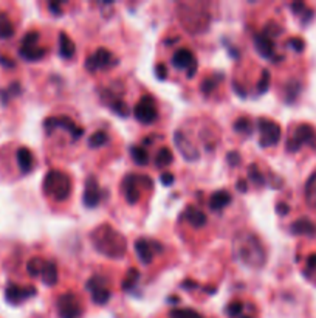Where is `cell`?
<instances>
[{
	"label": "cell",
	"mask_w": 316,
	"mask_h": 318,
	"mask_svg": "<svg viewBox=\"0 0 316 318\" xmlns=\"http://www.w3.org/2000/svg\"><path fill=\"white\" fill-rule=\"evenodd\" d=\"M92 242L98 252L109 258H120L126 253V239L110 225H101L92 234Z\"/></svg>",
	"instance_id": "1"
},
{
	"label": "cell",
	"mask_w": 316,
	"mask_h": 318,
	"mask_svg": "<svg viewBox=\"0 0 316 318\" xmlns=\"http://www.w3.org/2000/svg\"><path fill=\"white\" fill-rule=\"evenodd\" d=\"M235 250L237 256L242 259L244 264L250 267H261L265 263V250L261 244L259 237L254 234H245L235 239Z\"/></svg>",
	"instance_id": "2"
},
{
	"label": "cell",
	"mask_w": 316,
	"mask_h": 318,
	"mask_svg": "<svg viewBox=\"0 0 316 318\" xmlns=\"http://www.w3.org/2000/svg\"><path fill=\"white\" fill-rule=\"evenodd\" d=\"M44 193L56 200H65L71 194V179L62 171H50L44 179Z\"/></svg>",
	"instance_id": "3"
},
{
	"label": "cell",
	"mask_w": 316,
	"mask_h": 318,
	"mask_svg": "<svg viewBox=\"0 0 316 318\" xmlns=\"http://www.w3.org/2000/svg\"><path fill=\"white\" fill-rule=\"evenodd\" d=\"M152 186L153 180L144 174H127L121 182V191L129 203H136L141 196V190H152Z\"/></svg>",
	"instance_id": "4"
},
{
	"label": "cell",
	"mask_w": 316,
	"mask_h": 318,
	"mask_svg": "<svg viewBox=\"0 0 316 318\" xmlns=\"http://www.w3.org/2000/svg\"><path fill=\"white\" fill-rule=\"evenodd\" d=\"M310 144L313 149H316V130L310 124H299L294 127L293 134L287 140V151L296 152L301 149L302 144Z\"/></svg>",
	"instance_id": "5"
},
{
	"label": "cell",
	"mask_w": 316,
	"mask_h": 318,
	"mask_svg": "<svg viewBox=\"0 0 316 318\" xmlns=\"http://www.w3.org/2000/svg\"><path fill=\"white\" fill-rule=\"evenodd\" d=\"M258 129L261 132L259 144L262 147H271V146L278 144L281 137H282L281 126L276 121L268 120V118H259L258 120Z\"/></svg>",
	"instance_id": "6"
},
{
	"label": "cell",
	"mask_w": 316,
	"mask_h": 318,
	"mask_svg": "<svg viewBox=\"0 0 316 318\" xmlns=\"http://www.w3.org/2000/svg\"><path fill=\"white\" fill-rule=\"evenodd\" d=\"M57 313L61 318H79L83 315V304L79 298L71 293L65 292L57 298Z\"/></svg>",
	"instance_id": "7"
},
{
	"label": "cell",
	"mask_w": 316,
	"mask_h": 318,
	"mask_svg": "<svg viewBox=\"0 0 316 318\" xmlns=\"http://www.w3.org/2000/svg\"><path fill=\"white\" fill-rule=\"evenodd\" d=\"M115 65H118V59L106 48H98L86 59V68L90 73H95L98 70H107Z\"/></svg>",
	"instance_id": "8"
},
{
	"label": "cell",
	"mask_w": 316,
	"mask_h": 318,
	"mask_svg": "<svg viewBox=\"0 0 316 318\" xmlns=\"http://www.w3.org/2000/svg\"><path fill=\"white\" fill-rule=\"evenodd\" d=\"M133 115L140 123L152 124L158 118V109H156V103H155L153 97L144 95L133 107Z\"/></svg>",
	"instance_id": "9"
},
{
	"label": "cell",
	"mask_w": 316,
	"mask_h": 318,
	"mask_svg": "<svg viewBox=\"0 0 316 318\" xmlns=\"http://www.w3.org/2000/svg\"><path fill=\"white\" fill-rule=\"evenodd\" d=\"M54 127H62L65 130H68L71 134V137L74 140H79L81 138V135L84 134V129L83 127H77L71 118H68L67 115H59V117H50L44 121V129L47 134H51Z\"/></svg>",
	"instance_id": "10"
},
{
	"label": "cell",
	"mask_w": 316,
	"mask_h": 318,
	"mask_svg": "<svg viewBox=\"0 0 316 318\" xmlns=\"http://www.w3.org/2000/svg\"><path fill=\"white\" fill-rule=\"evenodd\" d=\"M172 65L175 68H186L188 70V78H192L197 71V61H195V54L189 50V48H180L172 54L171 59Z\"/></svg>",
	"instance_id": "11"
},
{
	"label": "cell",
	"mask_w": 316,
	"mask_h": 318,
	"mask_svg": "<svg viewBox=\"0 0 316 318\" xmlns=\"http://www.w3.org/2000/svg\"><path fill=\"white\" fill-rule=\"evenodd\" d=\"M87 289L92 292V298L96 304H106L110 300V290L107 287V279L103 276H93L87 281Z\"/></svg>",
	"instance_id": "12"
},
{
	"label": "cell",
	"mask_w": 316,
	"mask_h": 318,
	"mask_svg": "<svg viewBox=\"0 0 316 318\" xmlns=\"http://www.w3.org/2000/svg\"><path fill=\"white\" fill-rule=\"evenodd\" d=\"M37 293L36 287L33 286H19V284H8L5 289V298L11 304H21L25 300L34 296Z\"/></svg>",
	"instance_id": "13"
},
{
	"label": "cell",
	"mask_w": 316,
	"mask_h": 318,
	"mask_svg": "<svg viewBox=\"0 0 316 318\" xmlns=\"http://www.w3.org/2000/svg\"><path fill=\"white\" fill-rule=\"evenodd\" d=\"M174 143H175L179 152L186 158L188 162H195V160H199L200 154H199L197 147H195L194 143H192L185 134H182L180 130H177V132L174 134Z\"/></svg>",
	"instance_id": "14"
},
{
	"label": "cell",
	"mask_w": 316,
	"mask_h": 318,
	"mask_svg": "<svg viewBox=\"0 0 316 318\" xmlns=\"http://www.w3.org/2000/svg\"><path fill=\"white\" fill-rule=\"evenodd\" d=\"M104 194H106V193L101 191L96 177H93V176L87 177V180H86V191H84V196H83L84 205H86L87 208H95V207L101 202V199H103Z\"/></svg>",
	"instance_id": "15"
},
{
	"label": "cell",
	"mask_w": 316,
	"mask_h": 318,
	"mask_svg": "<svg viewBox=\"0 0 316 318\" xmlns=\"http://www.w3.org/2000/svg\"><path fill=\"white\" fill-rule=\"evenodd\" d=\"M162 249V244L156 241H149V239H138L135 242V250L136 255L140 258V261L143 264H149L155 255V252H158Z\"/></svg>",
	"instance_id": "16"
},
{
	"label": "cell",
	"mask_w": 316,
	"mask_h": 318,
	"mask_svg": "<svg viewBox=\"0 0 316 318\" xmlns=\"http://www.w3.org/2000/svg\"><path fill=\"white\" fill-rule=\"evenodd\" d=\"M16 158H17V165H19L22 174H28V173L33 171V168H34V155H33V152L28 147H25V146L19 147L17 152H16Z\"/></svg>",
	"instance_id": "17"
},
{
	"label": "cell",
	"mask_w": 316,
	"mask_h": 318,
	"mask_svg": "<svg viewBox=\"0 0 316 318\" xmlns=\"http://www.w3.org/2000/svg\"><path fill=\"white\" fill-rule=\"evenodd\" d=\"M254 47L259 51L261 56L264 58H274V42L270 36H267L265 33L256 34L254 38Z\"/></svg>",
	"instance_id": "18"
},
{
	"label": "cell",
	"mask_w": 316,
	"mask_h": 318,
	"mask_svg": "<svg viewBox=\"0 0 316 318\" xmlns=\"http://www.w3.org/2000/svg\"><path fill=\"white\" fill-rule=\"evenodd\" d=\"M231 194L226 191V190H220V191H215L211 197H209V202H208V207L209 210L212 211H220L223 210L225 207H228L231 203Z\"/></svg>",
	"instance_id": "19"
},
{
	"label": "cell",
	"mask_w": 316,
	"mask_h": 318,
	"mask_svg": "<svg viewBox=\"0 0 316 318\" xmlns=\"http://www.w3.org/2000/svg\"><path fill=\"white\" fill-rule=\"evenodd\" d=\"M290 230L293 234H302V236H314L316 234V225L307 217H301V219L294 220Z\"/></svg>",
	"instance_id": "20"
},
{
	"label": "cell",
	"mask_w": 316,
	"mask_h": 318,
	"mask_svg": "<svg viewBox=\"0 0 316 318\" xmlns=\"http://www.w3.org/2000/svg\"><path fill=\"white\" fill-rule=\"evenodd\" d=\"M74 51H76L74 42L68 38L65 31H61L59 33V54L64 59H71L74 56Z\"/></svg>",
	"instance_id": "21"
},
{
	"label": "cell",
	"mask_w": 316,
	"mask_h": 318,
	"mask_svg": "<svg viewBox=\"0 0 316 318\" xmlns=\"http://www.w3.org/2000/svg\"><path fill=\"white\" fill-rule=\"evenodd\" d=\"M185 219L191 223V225H194V227H197V228H202V227H205V223H206V214L203 213V211H200V210H197V208H194V207H186V210H185Z\"/></svg>",
	"instance_id": "22"
},
{
	"label": "cell",
	"mask_w": 316,
	"mask_h": 318,
	"mask_svg": "<svg viewBox=\"0 0 316 318\" xmlns=\"http://www.w3.org/2000/svg\"><path fill=\"white\" fill-rule=\"evenodd\" d=\"M16 33V27L5 11H0V39H10Z\"/></svg>",
	"instance_id": "23"
},
{
	"label": "cell",
	"mask_w": 316,
	"mask_h": 318,
	"mask_svg": "<svg viewBox=\"0 0 316 318\" xmlns=\"http://www.w3.org/2000/svg\"><path fill=\"white\" fill-rule=\"evenodd\" d=\"M19 54L25 59V61H30V62H36V61H41L45 54H47V48L44 47H28V48H21L19 50Z\"/></svg>",
	"instance_id": "24"
},
{
	"label": "cell",
	"mask_w": 316,
	"mask_h": 318,
	"mask_svg": "<svg viewBox=\"0 0 316 318\" xmlns=\"http://www.w3.org/2000/svg\"><path fill=\"white\" fill-rule=\"evenodd\" d=\"M304 193H305V202L308 203V207L316 208V171L308 177Z\"/></svg>",
	"instance_id": "25"
},
{
	"label": "cell",
	"mask_w": 316,
	"mask_h": 318,
	"mask_svg": "<svg viewBox=\"0 0 316 318\" xmlns=\"http://www.w3.org/2000/svg\"><path fill=\"white\" fill-rule=\"evenodd\" d=\"M42 281L47 284V286H54L56 283H57V278H59V275H57V266L54 264V263H47L45 264V269H44V272H42Z\"/></svg>",
	"instance_id": "26"
},
{
	"label": "cell",
	"mask_w": 316,
	"mask_h": 318,
	"mask_svg": "<svg viewBox=\"0 0 316 318\" xmlns=\"http://www.w3.org/2000/svg\"><path fill=\"white\" fill-rule=\"evenodd\" d=\"M172 160H174V155H172V151L169 147H162L155 157V163L158 168H165V166L171 165Z\"/></svg>",
	"instance_id": "27"
},
{
	"label": "cell",
	"mask_w": 316,
	"mask_h": 318,
	"mask_svg": "<svg viewBox=\"0 0 316 318\" xmlns=\"http://www.w3.org/2000/svg\"><path fill=\"white\" fill-rule=\"evenodd\" d=\"M45 264H47V261H44V259H41V258H33V259L28 261L27 270H28V273H30L31 276H41L42 272H44V269H45Z\"/></svg>",
	"instance_id": "28"
},
{
	"label": "cell",
	"mask_w": 316,
	"mask_h": 318,
	"mask_svg": "<svg viewBox=\"0 0 316 318\" xmlns=\"http://www.w3.org/2000/svg\"><path fill=\"white\" fill-rule=\"evenodd\" d=\"M130 154H132V158H133V162L140 166H144L149 163V155H147V151L144 147H132L130 149Z\"/></svg>",
	"instance_id": "29"
},
{
	"label": "cell",
	"mask_w": 316,
	"mask_h": 318,
	"mask_svg": "<svg viewBox=\"0 0 316 318\" xmlns=\"http://www.w3.org/2000/svg\"><path fill=\"white\" fill-rule=\"evenodd\" d=\"M234 130L235 132H241V134H247L250 135L253 132V124L250 121V118L247 117H241L234 121Z\"/></svg>",
	"instance_id": "30"
},
{
	"label": "cell",
	"mask_w": 316,
	"mask_h": 318,
	"mask_svg": "<svg viewBox=\"0 0 316 318\" xmlns=\"http://www.w3.org/2000/svg\"><path fill=\"white\" fill-rule=\"evenodd\" d=\"M138 279H140V272H138L136 269H130V270L127 272L126 278L123 279L121 287H123L124 290H130V289H133V287L136 286Z\"/></svg>",
	"instance_id": "31"
},
{
	"label": "cell",
	"mask_w": 316,
	"mask_h": 318,
	"mask_svg": "<svg viewBox=\"0 0 316 318\" xmlns=\"http://www.w3.org/2000/svg\"><path fill=\"white\" fill-rule=\"evenodd\" d=\"M169 318H203L194 309H174L169 312Z\"/></svg>",
	"instance_id": "32"
},
{
	"label": "cell",
	"mask_w": 316,
	"mask_h": 318,
	"mask_svg": "<svg viewBox=\"0 0 316 318\" xmlns=\"http://www.w3.org/2000/svg\"><path fill=\"white\" fill-rule=\"evenodd\" d=\"M222 74L219 76V74H215V76H208V78H205L203 79V83H202V92L203 93H211L215 87H217V84H219V81H222Z\"/></svg>",
	"instance_id": "33"
},
{
	"label": "cell",
	"mask_w": 316,
	"mask_h": 318,
	"mask_svg": "<svg viewBox=\"0 0 316 318\" xmlns=\"http://www.w3.org/2000/svg\"><path fill=\"white\" fill-rule=\"evenodd\" d=\"M109 141V137L104 130H98L95 134H92V137L89 138V146L90 147H101Z\"/></svg>",
	"instance_id": "34"
},
{
	"label": "cell",
	"mask_w": 316,
	"mask_h": 318,
	"mask_svg": "<svg viewBox=\"0 0 316 318\" xmlns=\"http://www.w3.org/2000/svg\"><path fill=\"white\" fill-rule=\"evenodd\" d=\"M248 177H250L258 186H264V185H265V177H264V174L259 171V168H258L256 163H251V165L248 166Z\"/></svg>",
	"instance_id": "35"
},
{
	"label": "cell",
	"mask_w": 316,
	"mask_h": 318,
	"mask_svg": "<svg viewBox=\"0 0 316 318\" xmlns=\"http://www.w3.org/2000/svg\"><path fill=\"white\" fill-rule=\"evenodd\" d=\"M109 106H110V109H112L116 115H121V117H127L129 112H130L129 106H127L123 100H115V101H112Z\"/></svg>",
	"instance_id": "36"
},
{
	"label": "cell",
	"mask_w": 316,
	"mask_h": 318,
	"mask_svg": "<svg viewBox=\"0 0 316 318\" xmlns=\"http://www.w3.org/2000/svg\"><path fill=\"white\" fill-rule=\"evenodd\" d=\"M244 307H245V306H244L242 301H232V303L228 304V307H226V313H228L229 318H237V316H239V315L242 313Z\"/></svg>",
	"instance_id": "37"
},
{
	"label": "cell",
	"mask_w": 316,
	"mask_h": 318,
	"mask_svg": "<svg viewBox=\"0 0 316 318\" xmlns=\"http://www.w3.org/2000/svg\"><path fill=\"white\" fill-rule=\"evenodd\" d=\"M285 90H287V92H285V100H287V103H291V101L298 97V93H299V90H301V86H299L298 81H291V83L287 86Z\"/></svg>",
	"instance_id": "38"
},
{
	"label": "cell",
	"mask_w": 316,
	"mask_h": 318,
	"mask_svg": "<svg viewBox=\"0 0 316 318\" xmlns=\"http://www.w3.org/2000/svg\"><path fill=\"white\" fill-rule=\"evenodd\" d=\"M268 89H270V71H268V70H264V71H262V76H261V81L258 83V93L262 95V93H265Z\"/></svg>",
	"instance_id": "39"
},
{
	"label": "cell",
	"mask_w": 316,
	"mask_h": 318,
	"mask_svg": "<svg viewBox=\"0 0 316 318\" xmlns=\"http://www.w3.org/2000/svg\"><path fill=\"white\" fill-rule=\"evenodd\" d=\"M226 160H228V163H229V165L237 166V165H239V162H241V154H239V152H235V151L228 152V155H226Z\"/></svg>",
	"instance_id": "40"
},
{
	"label": "cell",
	"mask_w": 316,
	"mask_h": 318,
	"mask_svg": "<svg viewBox=\"0 0 316 318\" xmlns=\"http://www.w3.org/2000/svg\"><path fill=\"white\" fill-rule=\"evenodd\" d=\"M288 44H290V45L293 47V50H296V51H302L304 47H305V42H304L302 39H299V38H293V39H290Z\"/></svg>",
	"instance_id": "41"
},
{
	"label": "cell",
	"mask_w": 316,
	"mask_h": 318,
	"mask_svg": "<svg viewBox=\"0 0 316 318\" xmlns=\"http://www.w3.org/2000/svg\"><path fill=\"white\" fill-rule=\"evenodd\" d=\"M155 73H156V78L165 79V78H166V74H168V68H166V65H163V64H158V65H156V68H155Z\"/></svg>",
	"instance_id": "42"
},
{
	"label": "cell",
	"mask_w": 316,
	"mask_h": 318,
	"mask_svg": "<svg viewBox=\"0 0 316 318\" xmlns=\"http://www.w3.org/2000/svg\"><path fill=\"white\" fill-rule=\"evenodd\" d=\"M162 182H163L166 186H169V185L174 183V176H172L171 173H165V174H162Z\"/></svg>",
	"instance_id": "43"
},
{
	"label": "cell",
	"mask_w": 316,
	"mask_h": 318,
	"mask_svg": "<svg viewBox=\"0 0 316 318\" xmlns=\"http://www.w3.org/2000/svg\"><path fill=\"white\" fill-rule=\"evenodd\" d=\"M288 210H290V207H288L287 203H284V202L276 205V211H278L279 214H287V213H288Z\"/></svg>",
	"instance_id": "44"
},
{
	"label": "cell",
	"mask_w": 316,
	"mask_h": 318,
	"mask_svg": "<svg viewBox=\"0 0 316 318\" xmlns=\"http://www.w3.org/2000/svg\"><path fill=\"white\" fill-rule=\"evenodd\" d=\"M307 267L311 270H316V255H310L307 258Z\"/></svg>",
	"instance_id": "45"
},
{
	"label": "cell",
	"mask_w": 316,
	"mask_h": 318,
	"mask_svg": "<svg viewBox=\"0 0 316 318\" xmlns=\"http://www.w3.org/2000/svg\"><path fill=\"white\" fill-rule=\"evenodd\" d=\"M182 287H183V289H189V290H191V289H195V287H197V283H195V281H192V279H186V281H183V283H182Z\"/></svg>",
	"instance_id": "46"
},
{
	"label": "cell",
	"mask_w": 316,
	"mask_h": 318,
	"mask_svg": "<svg viewBox=\"0 0 316 318\" xmlns=\"http://www.w3.org/2000/svg\"><path fill=\"white\" fill-rule=\"evenodd\" d=\"M232 86H234V90H235V93L239 95V97H242V98H245V90H242V86L241 84H237V83H232Z\"/></svg>",
	"instance_id": "47"
},
{
	"label": "cell",
	"mask_w": 316,
	"mask_h": 318,
	"mask_svg": "<svg viewBox=\"0 0 316 318\" xmlns=\"http://www.w3.org/2000/svg\"><path fill=\"white\" fill-rule=\"evenodd\" d=\"M237 190H239L241 193H245L247 190H248V186H247V182L245 180H237Z\"/></svg>",
	"instance_id": "48"
},
{
	"label": "cell",
	"mask_w": 316,
	"mask_h": 318,
	"mask_svg": "<svg viewBox=\"0 0 316 318\" xmlns=\"http://www.w3.org/2000/svg\"><path fill=\"white\" fill-rule=\"evenodd\" d=\"M48 8L51 10V13L53 14H61V5L59 4H48Z\"/></svg>",
	"instance_id": "49"
},
{
	"label": "cell",
	"mask_w": 316,
	"mask_h": 318,
	"mask_svg": "<svg viewBox=\"0 0 316 318\" xmlns=\"http://www.w3.org/2000/svg\"><path fill=\"white\" fill-rule=\"evenodd\" d=\"M291 10H293L296 14H299L302 10H305V4H301V2H299V4H293V5H291Z\"/></svg>",
	"instance_id": "50"
},
{
	"label": "cell",
	"mask_w": 316,
	"mask_h": 318,
	"mask_svg": "<svg viewBox=\"0 0 316 318\" xmlns=\"http://www.w3.org/2000/svg\"><path fill=\"white\" fill-rule=\"evenodd\" d=\"M0 61H2V64H4L5 67H14L13 61H11V59H8V58H5V56H0Z\"/></svg>",
	"instance_id": "51"
}]
</instances>
